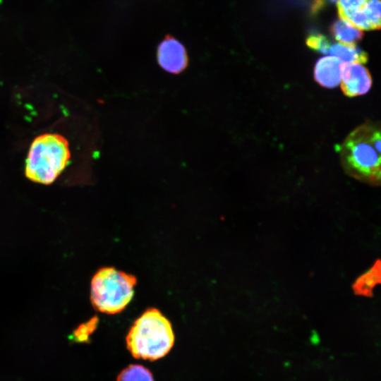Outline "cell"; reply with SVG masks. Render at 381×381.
Here are the masks:
<instances>
[{
    "label": "cell",
    "instance_id": "cell-13",
    "mask_svg": "<svg viewBox=\"0 0 381 381\" xmlns=\"http://www.w3.org/2000/svg\"><path fill=\"white\" fill-rule=\"evenodd\" d=\"M306 44L310 49L321 54H327L332 44L326 36L318 32L309 35Z\"/></svg>",
    "mask_w": 381,
    "mask_h": 381
},
{
    "label": "cell",
    "instance_id": "cell-3",
    "mask_svg": "<svg viewBox=\"0 0 381 381\" xmlns=\"http://www.w3.org/2000/svg\"><path fill=\"white\" fill-rule=\"evenodd\" d=\"M71 156L65 137L59 133H42L30 145L25 161V176L33 182L51 184L67 167Z\"/></svg>",
    "mask_w": 381,
    "mask_h": 381
},
{
    "label": "cell",
    "instance_id": "cell-14",
    "mask_svg": "<svg viewBox=\"0 0 381 381\" xmlns=\"http://www.w3.org/2000/svg\"><path fill=\"white\" fill-rule=\"evenodd\" d=\"M97 320V318L95 317L86 323L78 326L73 332L74 340L79 342L87 341L89 340V336L96 328Z\"/></svg>",
    "mask_w": 381,
    "mask_h": 381
},
{
    "label": "cell",
    "instance_id": "cell-4",
    "mask_svg": "<svg viewBox=\"0 0 381 381\" xmlns=\"http://www.w3.org/2000/svg\"><path fill=\"white\" fill-rule=\"evenodd\" d=\"M136 284L135 277L114 267L99 270L91 281L90 300L98 311L116 314L131 301Z\"/></svg>",
    "mask_w": 381,
    "mask_h": 381
},
{
    "label": "cell",
    "instance_id": "cell-7",
    "mask_svg": "<svg viewBox=\"0 0 381 381\" xmlns=\"http://www.w3.org/2000/svg\"><path fill=\"white\" fill-rule=\"evenodd\" d=\"M344 64L341 60L334 56H326L319 59L313 71L315 81L324 87H336L341 80V68Z\"/></svg>",
    "mask_w": 381,
    "mask_h": 381
},
{
    "label": "cell",
    "instance_id": "cell-15",
    "mask_svg": "<svg viewBox=\"0 0 381 381\" xmlns=\"http://www.w3.org/2000/svg\"><path fill=\"white\" fill-rule=\"evenodd\" d=\"M330 1H332V2H334V1H337L338 0H330Z\"/></svg>",
    "mask_w": 381,
    "mask_h": 381
},
{
    "label": "cell",
    "instance_id": "cell-1",
    "mask_svg": "<svg viewBox=\"0 0 381 381\" xmlns=\"http://www.w3.org/2000/svg\"><path fill=\"white\" fill-rule=\"evenodd\" d=\"M339 155L349 176L381 186V123L367 121L352 131L341 145Z\"/></svg>",
    "mask_w": 381,
    "mask_h": 381
},
{
    "label": "cell",
    "instance_id": "cell-9",
    "mask_svg": "<svg viewBox=\"0 0 381 381\" xmlns=\"http://www.w3.org/2000/svg\"><path fill=\"white\" fill-rule=\"evenodd\" d=\"M330 32L337 41L345 44H355L363 36L362 30L341 18L333 22L330 27Z\"/></svg>",
    "mask_w": 381,
    "mask_h": 381
},
{
    "label": "cell",
    "instance_id": "cell-16",
    "mask_svg": "<svg viewBox=\"0 0 381 381\" xmlns=\"http://www.w3.org/2000/svg\"><path fill=\"white\" fill-rule=\"evenodd\" d=\"M3 0H0V4L2 2Z\"/></svg>",
    "mask_w": 381,
    "mask_h": 381
},
{
    "label": "cell",
    "instance_id": "cell-11",
    "mask_svg": "<svg viewBox=\"0 0 381 381\" xmlns=\"http://www.w3.org/2000/svg\"><path fill=\"white\" fill-rule=\"evenodd\" d=\"M116 381H154L152 373L140 365H131L123 370Z\"/></svg>",
    "mask_w": 381,
    "mask_h": 381
},
{
    "label": "cell",
    "instance_id": "cell-10",
    "mask_svg": "<svg viewBox=\"0 0 381 381\" xmlns=\"http://www.w3.org/2000/svg\"><path fill=\"white\" fill-rule=\"evenodd\" d=\"M328 53L336 56L344 63L365 64L368 61V54L355 44L336 43L331 44Z\"/></svg>",
    "mask_w": 381,
    "mask_h": 381
},
{
    "label": "cell",
    "instance_id": "cell-8",
    "mask_svg": "<svg viewBox=\"0 0 381 381\" xmlns=\"http://www.w3.org/2000/svg\"><path fill=\"white\" fill-rule=\"evenodd\" d=\"M361 30L381 29V0H368L364 8L346 20Z\"/></svg>",
    "mask_w": 381,
    "mask_h": 381
},
{
    "label": "cell",
    "instance_id": "cell-5",
    "mask_svg": "<svg viewBox=\"0 0 381 381\" xmlns=\"http://www.w3.org/2000/svg\"><path fill=\"white\" fill-rule=\"evenodd\" d=\"M158 65L171 74H180L188 65V56L185 47L171 35L166 36L157 49Z\"/></svg>",
    "mask_w": 381,
    "mask_h": 381
},
{
    "label": "cell",
    "instance_id": "cell-12",
    "mask_svg": "<svg viewBox=\"0 0 381 381\" xmlns=\"http://www.w3.org/2000/svg\"><path fill=\"white\" fill-rule=\"evenodd\" d=\"M368 0H338L337 3L339 16L346 20L355 12L364 8Z\"/></svg>",
    "mask_w": 381,
    "mask_h": 381
},
{
    "label": "cell",
    "instance_id": "cell-2",
    "mask_svg": "<svg viewBox=\"0 0 381 381\" xmlns=\"http://www.w3.org/2000/svg\"><path fill=\"white\" fill-rule=\"evenodd\" d=\"M174 334L170 322L156 308L145 310L133 323L127 337V347L133 357L155 361L172 348Z\"/></svg>",
    "mask_w": 381,
    "mask_h": 381
},
{
    "label": "cell",
    "instance_id": "cell-6",
    "mask_svg": "<svg viewBox=\"0 0 381 381\" xmlns=\"http://www.w3.org/2000/svg\"><path fill=\"white\" fill-rule=\"evenodd\" d=\"M372 78L368 68L359 63H344L341 68V88L347 97L367 93L372 86Z\"/></svg>",
    "mask_w": 381,
    "mask_h": 381
}]
</instances>
